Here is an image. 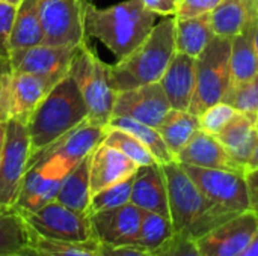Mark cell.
Returning <instances> with one entry per match:
<instances>
[{
    "instance_id": "cell-42",
    "label": "cell",
    "mask_w": 258,
    "mask_h": 256,
    "mask_svg": "<svg viewBox=\"0 0 258 256\" xmlns=\"http://www.w3.org/2000/svg\"><path fill=\"white\" fill-rule=\"evenodd\" d=\"M139 2L160 17L174 15L177 11V0H139Z\"/></svg>"
},
{
    "instance_id": "cell-20",
    "label": "cell",
    "mask_w": 258,
    "mask_h": 256,
    "mask_svg": "<svg viewBox=\"0 0 258 256\" xmlns=\"http://www.w3.org/2000/svg\"><path fill=\"white\" fill-rule=\"evenodd\" d=\"M130 202L142 211L157 213L169 219L168 192L162 164L154 163L141 166L136 170L132 184Z\"/></svg>"
},
{
    "instance_id": "cell-38",
    "label": "cell",
    "mask_w": 258,
    "mask_h": 256,
    "mask_svg": "<svg viewBox=\"0 0 258 256\" xmlns=\"http://www.w3.org/2000/svg\"><path fill=\"white\" fill-rule=\"evenodd\" d=\"M15 12H17L15 5L0 2V57L3 59H9L11 54L9 38H11Z\"/></svg>"
},
{
    "instance_id": "cell-53",
    "label": "cell",
    "mask_w": 258,
    "mask_h": 256,
    "mask_svg": "<svg viewBox=\"0 0 258 256\" xmlns=\"http://www.w3.org/2000/svg\"><path fill=\"white\" fill-rule=\"evenodd\" d=\"M17 256H20V255H17Z\"/></svg>"
},
{
    "instance_id": "cell-11",
    "label": "cell",
    "mask_w": 258,
    "mask_h": 256,
    "mask_svg": "<svg viewBox=\"0 0 258 256\" xmlns=\"http://www.w3.org/2000/svg\"><path fill=\"white\" fill-rule=\"evenodd\" d=\"M71 169L57 158L39 157L29 163L15 210L30 213L56 199L63 177Z\"/></svg>"
},
{
    "instance_id": "cell-40",
    "label": "cell",
    "mask_w": 258,
    "mask_h": 256,
    "mask_svg": "<svg viewBox=\"0 0 258 256\" xmlns=\"http://www.w3.org/2000/svg\"><path fill=\"white\" fill-rule=\"evenodd\" d=\"M221 3V0H180L177 3L175 17L177 18H192L213 12V9Z\"/></svg>"
},
{
    "instance_id": "cell-16",
    "label": "cell",
    "mask_w": 258,
    "mask_h": 256,
    "mask_svg": "<svg viewBox=\"0 0 258 256\" xmlns=\"http://www.w3.org/2000/svg\"><path fill=\"white\" fill-rule=\"evenodd\" d=\"M104 134H106V128L85 121L79 127L62 136L59 140L47 146L45 149L32 154L29 163L39 157H53L65 163L70 169H73L83 158L89 157L94 152V149L103 142Z\"/></svg>"
},
{
    "instance_id": "cell-15",
    "label": "cell",
    "mask_w": 258,
    "mask_h": 256,
    "mask_svg": "<svg viewBox=\"0 0 258 256\" xmlns=\"http://www.w3.org/2000/svg\"><path fill=\"white\" fill-rule=\"evenodd\" d=\"M144 211L132 202L89 214L95 241L100 246H132Z\"/></svg>"
},
{
    "instance_id": "cell-25",
    "label": "cell",
    "mask_w": 258,
    "mask_h": 256,
    "mask_svg": "<svg viewBox=\"0 0 258 256\" xmlns=\"http://www.w3.org/2000/svg\"><path fill=\"white\" fill-rule=\"evenodd\" d=\"M213 38L210 14L192 18L175 17V51L198 57Z\"/></svg>"
},
{
    "instance_id": "cell-32",
    "label": "cell",
    "mask_w": 258,
    "mask_h": 256,
    "mask_svg": "<svg viewBox=\"0 0 258 256\" xmlns=\"http://www.w3.org/2000/svg\"><path fill=\"white\" fill-rule=\"evenodd\" d=\"M103 143L116 148L125 157H128L132 161H135L139 167L157 163L156 158L153 157V154L135 136H132L130 133H127L124 130L106 127V134H104Z\"/></svg>"
},
{
    "instance_id": "cell-50",
    "label": "cell",
    "mask_w": 258,
    "mask_h": 256,
    "mask_svg": "<svg viewBox=\"0 0 258 256\" xmlns=\"http://www.w3.org/2000/svg\"><path fill=\"white\" fill-rule=\"evenodd\" d=\"M254 3H255V8H257V12H258V0H254Z\"/></svg>"
},
{
    "instance_id": "cell-22",
    "label": "cell",
    "mask_w": 258,
    "mask_h": 256,
    "mask_svg": "<svg viewBox=\"0 0 258 256\" xmlns=\"http://www.w3.org/2000/svg\"><path fill=\"white\" fill-rule=\"evenodd\" d=\"M258 18L254 0H221L210 12L212 29L216 36L233 39Z\"/></svg>"
},
{
    "instance_id": "cell-12",
    "label": "cell",
    "mask_w": 258,
    "mask_h": 256,
    "mask_svg": "<svg viewBox=\"0 0 258 256\" xmlns=\"http://www.w3.org/2000/svg\"><path fill=\"white\" fill-rule=\"evenodd\" d=\"M258 231V217L245 211L195 240L203 256H239Z\"/></svg>"
},
{
    "instance_id": "cell-10",
    "label": "cell",
    "mask_w": 258,
    "mask_h": 256,
    "mask_svg": "<svg viewBox=\"0 0 258 256\" xmlns=\"http://www.w3.org/2000/svg\"><path fill=\"white\" fill-rule=\"evenodd\" d=\"M42 44L79 47L88 41L83 24V0H38Z\"/></svg>"
},
{
    "instance_id": "cell-37",
    "label": "cell",
    "mask_w": 258,
    "mask_h": 256,
    "mask_svg": "<svg viewBox=\"0 0 258 256\" xmlns=\"http://www.w3.org/2000/svg\"><path fill=\"white\" fill-rule=\"evenodd\" d=\"M153 256H203L195 240L183 234H174L163 246L154 250Z\"/></svg>"
},
{
    "instance_id": "cell-7",
    "label": "cell",
    "mask_w": 258,
    "mask_h": 256,
    "mask_svg": "<svg viewBox=\"0 0 258 256\" xmlns=\"http://www.w3.org/2000/svg\"><path fill=\"white\" fill-rule=\"evenodd\" d=\"M27 226L38 235L65 243H97L89 214L74 211L51 201L36 211H20Z\"/></svg>"
},
{
    "instance_id": "cell-23",
    "label": "cell",
    "mask_w": 258,
    "mask_h": 256,
    "mask_svg": "<svg viewBox=\"0 0 258 256\" xmlns=\"http://www.w3.org/2000/svg\"><path fill=\"white\" fill-rule=\"evenodd\" d=\"M216 137L227 152L246 170L248 160L254 151L258 137L255 122L249 116L239 113Z\"/></svg>"
},
{
    "instance_id": "cell-18",
    "label": "cell",
    "mask_w": 258,
    "mask_h": 256,
    "mask_svg": "<svg viewBox=\"0 0 258 256\" xmlns=\"http://www.w3.org/2000/svg\"><path fill=\"white\" fill-rule=\"evenodd\" d=\"M175 161L180 164H190L206 169H221L231 172H246L222 146L216 136L209 134L204 130H198L189 143L175 155Z\"/></svg>"
},
{
    "instance_id": "cell-47",
    "label": "cell",
    "mask_w": 258,
    "mask_h": 256,
    "mask_svg": "<svg viewBox=\"0 0 258 256\" xmlns=\"http://www.w3.org/2000/svg\"><path fill=\"white\" fill-rule=\"evenodd\" d=\"M252 42H254V48L258 56V18L254 23V29H252Z\"/></svg>"
},
{
    "instance_id": "cell-29",
    "label": "cell",
    "mask_w": 258,
    "mask_h": 256,
    "mask_svg": "<svg viewBox=\"0 0 258 256\" xmlns=\"http://www.w3.org/2000/svg\"><path fill=\"white\" fill-rule=\"evenodd\" d=\"M107 127L119 128V130H124V131L130 133L132 136H135L153 154V157L156 158V161L159 164H166V163L174 161V155L165 145L157 128L150 127L142 122H138L130 118H124V116H112Z\"/></svg>"
},
{
    "instance_id": "cell-5",
    "label": "cell",
    "mask_w": 258,
    "mask_h": 256,
    "mask_svg": "<svg viewBox=\"0 0 258 256\" xmlns=\"http://www.w3.org/2000/svg\"><path fill=\"white\" fill-rule=\"evenodd\" d=\"M68 75L76 81L88 107V122L106 128L113 116L116 92L109 78V65L89 47L88 41L77 47Z\"/></svg>"
},
{
    "instance_id": "cell-43",
    "label": "cell",
    "mask_w": 258,
    "mask_h": 256,
    "mask_svg": "<svg viewBox=\"0 0 258 256\" xmlns=\"http://www.w3.org/2000/svg\"><path fill=\"white\" fill-rule=\"evenodd\" d=\"M103 256H153L136 246H100Z\"/></svg>"
},
{
    "instance_id": "cell-1",
    "label": "cell",
    "mask_w": 258,
    "mask_h": 256,
    "mask_svg": "<svg viewBox=\"0 0 258 256\" xmlns=\"http://www.w3.org/2000/svg\"><path fill=\"white\" fill-rule=\"evenodd\" d=\"M157 17L139 0H125L109 8H97L83 0L86 36L104 44L116 60L128 56L144 42L156 26Z\"/></svg>"
},
{
    "instance_id": "cell-9",
    "label": "cell",
    "mask_w": 258,
    "mask_h": 256,
    "mask_svg": "<svg viewBox=\"0 0 258 256\" xmlns=\"http://www.w3.org/2000/svg\"><path fill=\"white\" fill-rule=\"evenodd\" d=\"M201 193L219 210L237 216L249 210L248 187L243 172L206 169L181 164Z\"/></svg>"
},
{
    "instance_id": "cell-4",
    "label": "cell",
    "mask_w": 258,
    "mask_h": 256,
    "mask_svg": "<svg viewBox=\"0 0 258 256\" xmlns=\"http://www.w3.org/2000/svg\"><path fill=\"white\" fill-rule=\"evenodd\" d=\"M88 119V107L76 84L67 74L32 113L26 124L32 154H36Z\"/></svg>"
},
{
    "instance_id": "cell-34",
    "label": "cell",
    "mask_w": 258,
    "mask_h": 256,
    "mask_svg": "<svg viewBox=\"0 0 258 256\" xmlns=\"http://www.w3.org/2000/svg\"><path fill=\"white\" fill-rule=\"evenodd\" d=\"M222 101L255 122L258 116V75L236 86H230Z\"/></svg>"
},
{
    "instance_id": "cell-6",
    "label": "cell",
    "mask_w": 258,
    "mask_h": 256,
    "mask_svg": "<svg viewBox=\"0 0 258 256\" xmlns=\"http://www.w3.org/2000/svg\"><path fill=\"white\" fill-rule=\"evenodd\" d=\"M231 39L216 36L197 57L195 92L189 112L200 116L210 106L221 103L230 88Z\"/></svg>"
},
{
    "instance_id": "cell-14",
    "label": "cell",
    "mask_w": 258,
    "mask_h": 256,
    "mask_svg": "<svg viewBox=\"0 0 258 256\" xmlns=\"http://www.w3.org/2000/svg\"><path fill=\"white\" fill-rule=\"evenodd\" d=\"M77 47L39 44L9 54L12 72H29L53 78H63L68 74Z\"/></svg>"
},
{
    "instance_id": "cell-39",
    "label": "cell",
    "mask_w": 258,
    "mask_h": 256,
    "mask_svg": "<svg viewBox=\"0 0 258 256\" xmlns=\"http://www.w3.org/2000/svg\"><path fill=\"white\" fill-rule=\"evenodd\" d=\"M12 66L9 59L0 57V122L9 119V98H11Z\"/></svg>"
},
{
    "instance_id": "cell-45",
    "label": "cell",
    "mask_w": 258,
    "mask_h": 256,
    "mask_svg": "<svg viewBox=\"0 0 258 256\" xmlns=\"http://www.w3.org/2000/svg\"><path fill=\"white\" fill-rule=\"evenodd\" d=\"M252 169H258V137L255 146H254V151H252V154L248 160V164H246V170H252Z\"/></svg>"
},
{
    "instance_id": "cell-35",
    "label": "cell",
    "mask_w": 258,
    "mask_h": 256,
    "mask_svg": "<svg viewBox=\"0 0 258 256\" xmlns=\"http://www.w3.org/2000/svg\"><path fill=\"white\" fill-rule=\"evenodd\" d=\"M132 184H133V177L122 181V183H118L115 186L106 187V189L94 193L91 196V204H89L88 214L112 210V208L128 204L130 202V195H132Z\"/></svg>"
},
{
    "instance_id": "cell-2",
    "label": "cell",
    "mask_w": 258,
    "mask_h": 256,
    "mask_svg": "<svg viewBox=\"0 0 258 256\" xmlns=\"http://www.w3.org/2000/svg\"><path fill=\"white\" fill-rule=\"evenodd\" d=\"M162 169L166 181L169 220L174 234H183L192 240H198L234 217L215 207L201 193L180 163L174 160L162 164Z\"/></svg>"
},
{
    "instance_id": "cell-33",
    "label": "cell",
    "mask_w": 258,
    "mask_h": 256,
    "mask_svg": "<svg viewBox=\"0 0 258 256\" xmlns=\"http://www.w3.org/2000/svg\"><path fill=\"white\" fill-rule=\"evenodd\" d=\"M29 246L50 256H103L98 243L54 241L35 234L30 228H29Z\"/></svg>"
},
{
    "instance_id": "cell-52",
    "label": "cell",
    "mask_w": 258,
    "mask_h": 256,
    "mask_svg": "<svg viewBox=\"0 0 258 256\" xmlns=\"http://www.w3.org/2000/svg\"><path fill=\"white\" fill-rule=\"evenodd\" d=\"M178 2H180V0H177V3H178Z\"/></svg>"
},
{
    "instance_id": "cell-31",
    "label": "cell",
    "mask_w": 258,
    "mask_h": 256,
    "mask_svg": "<svg viewBox=\"0 0 258 256\" xmlns=\"http://www.w3.org/2000/svg\"><path fill=\"white\" fill-rule=\"evenodd\" d=\"M172 235H174V228L168 217L157 213L144 211L139 231L132 246H136L142 250L153 253L160 246H163Z\"/></svg>"
},
{
    "instance_id": "cell-26",
    "label": "cell",
    "mask_w": 258,
    "mask_h": 256,
    "mask_svg": "<svg viewBox=\"0 0 258 256\" xmlns=\"http://www.w3.org/2000/svg\"><path fill=\"white\" fill-rule=\"evenodd\" d=\"M42 27L38 14V0H21L12 23L9 47L11 51L42 44Z\"/></svg>"
},
{
    "instance_id": "cell-19",
    "label": "cell",
    "mask_w": 258,
    "mask_h": 256,
    "mask_svg": "<svg viewBox=\"0 0 258 256\" xmlns=\"http://www.w3.org/2000/svg\"><path fill=\"white\" fill-rule=\"evenodd\" d=\"M138 169L139 166L128 157H125L121 151L101 142L91 154V193L94 195L106 187L115 186L135 177Z\"/></svg>"
},
{
    "instance_id": "cell-48",
    "label": "cell",
    "mask_w": 258,
    "mask_h": 256,
    "mask_svg": "<svg viewBox=\"0 0 258 256\" xmlns=\"http://www.w3.org/2000/svg\"><path fill=\"white\" fill-rule=\"evenodd\" d=\"M5 130H6V121L0 122V160H2V151H3V142H5Z\"/></svg>"
},
{
    "instance_id": "cell-46",
    "label": "cell",
    "mask_w": 258,
    "mask_h": 256,
    "mask_svg": "<svg viewBox=\"0 0 258 256\" xmlns=\"http://www.w3.org/2000/svg\"><path fill=\"white\" fill-rule=\"evenodd\" d=\"M20 256H50V255H47V253H44V252H41V250H38V249L32 247V246H27L26 249H23V250H21Z\"/></svg>"
},
{
    "instance_id": "cell-30",
    "label": "cell",
    "mask_w": 258,
    "mask_h": 256,
    "mask_svg": "<svg viewBox=\"0 0 258 256\" xmlns=\"http://www.w3.org/2000/svg\"><path fill=\"white\" fill-rule=\"evenodd\" d=\"M29 246V228L15 208H0V256H17Z\"/></svg>"
},
{
    "instance_id": "cell-13",
    "label": "cell",
    "mask_w": 258,
    "mask_h": 256,
    "mask_svg": "<svg viewBox=\"0 0 258 256\" xmlns=\"http://www.w3.org/2000/svg\"><path fill=\"white\" fill-rule=\"evenodd\" d=\"M171 104L160 83H150L116 92L113 116H124L157 128Z\"/></svg>"
},
{
    "instance_id": "cell-8",
    "label": "cell",
    "mask_w": 258,
    "mask_h": 256,
    "mask_svg": "<svg viewBox=\"0 0 258 256\" xmlns=\"http://www.w3.org/2000/svg\"><path fill=\"white\" fill-rule=\"evenodd\" d=\"M32 155L27 127L8 119L0 160V208H14Z\"/></svg>"
},
{
    "instance_id": "cell-49",
    "label": "cell",
    "mask_w": 258,
    "mask_h": 256,
    "mask_svg": "<svg viewBox=\"0 0 258 256\" xmlns=\"http://www.w3.org/2000/svg\"><path fill=\"white\" fill-rule=\"evenodd\" d=\"M0 2H5V3H9V5H15V6H18L21 0H0Z\"/></svg>"
},
{
    "instance_id": "cell-27",
    "label": "cell",
    "mask_w": 258,
    "mask_h": 256,
    "mask_svg": "<svg viewBox=\"0 0 258 256\" xmlns=\"http://www.w3.org/2000/svg\"><path fill=\"white\" fill-rule=\"evenodd\" d=\"M198 130L200 119L197 115L190 113L189 110L175 109H171L157 127V131L174 155V160L175 155L189 143V140L195 136Z\"/></svg>"
},
{
    "instance_id": "cell-24",
    "label": "cell",
    "mask_w": 258,
    "mask_h": 256,
    "mask_svg": "<svg viewBox=\"0 0 258 256\" xmlns=\"http://www.w3.org/2000/svg\"><path fill=\"white\" fill-rule=\"evenodd\" d=\"M89 161H91V155L83 158L77 166H74L63 177L54 199L74 211L86 213V214L89 211V204L92 196L91 180H89Z\"/></svg>"
},
{
    "instance_id": "cell-41",
    "label": "cell",
    "mask_w": 258,
    "mask_h": 256,
    "mask_svg": "<svg viewBox=\"0 0 258 256\" xmlns=\"http://www.w3.org/2000/svg\"><path fill=\"white\" fill-rule=\"evenodd\" d=\"M246 187H248V199H249V211H252L258 217V169L245 172Z\"/></svg>"
},
{
    "instance_id": "cell-28",
    "label": "cell",
    "mask_w": 258,
    "mask_h": 256,
    "mask_svg": "<svg viewBox=\"0 0 258 256\" xmlns=\"http://www.w3.org/2000/svg\"><path fill=\"white\" fill-rule=\"evenodd\" d=\"M252 29L254 24L231 39L230 86H236L258 75V56L252 42Z\"/></svg>"
},
{
    "instance_id": "cell-3",
    "label": "cell",
    "mask_w": 258,
    "mask_h": 256,
    "mask_svg": "<svg viewBox=\"0 0 258 256\" xmlns=\"http://www.w3.org/2000/svg\"><path fill=\"white\" fill-rule=\"evenodd\" d=\"M175 54V15L156 23L144 42L128 56L109 65V78L115 92L159 83Z\"/></svg>"
},
{
    "instance_id": "cell-17",
    "label": "cell",
    "mask_w": 258,
    "mask_h": 256,
    "mask_svg": "<svg viewBox=\"0 0 258 256\" xmlns=\"http://www.w3.org/2000/svg\"><path fill=\"white\" fill-rule=\"evenodd\" d=\"M57 78L36 75L29 72H12L11 98H9V119L27 124L35 109L48 95Z\"/></svg>"
},
{
    "instance_id": "cell-51",
    "label": "cell",
    "mask_w": 258,
    "mask_h": 256,
    "mask_svg": "<svg viewBox=\"0 0 258 256\" xmlns=\"http://www.w3.org/2000/svg\"><path fill=\"white\" fill-rule=\"evenodd\" d=\"M255 127H257V131H258V116H257V119H255Z\"/></svg>"
},
{
    "instance_id": "cell-21",
    "label": "cell",
    "mask_w": 258,
    "mask_h": 256,
    "mask_svg": "<svg viewBox=\"0 0 258 256\" xmlns=\"http://www.w3.org/2000/svg\"><path fill=\"white\" fill-rule=\"evenodd\" d=\"M197 57L175 51L166 71L160 78V86L171 104V109L187 110L195 92Z\"/></svg>"
},
{
    "instance_id": "cell-36",
    "label": "cell",
    "mask_w": 258,
    "mask_h": 256,
    "mask_svg": "<svg viewBox=\"0 0 258 256\" xmlns=\"http://www.w3.org/2000/svg\"><path fill=\"white\" fill-rule=\"evenodd\" d=\"M240 112L236 110L233 106L221 101L216 103L213 106H210L209 109H206L200 116V128L207 131L212 136H218L233 118H236Z\"/></svg>"
},
{
    "instance_id": "cell-44",
    "label": "cell",
    "mask_w": 258,
    "mask_h": 256,
    "mask_svg": "<svg viewBox=\"0 0 258 256\" xmlns=\"http://www.w3.org/2000/svg\"><path fill=\"white\" fill-rule=\"evenodd\" d=\"M239 256H258V231L254 238L248 243V246L239 253Z\"/></svg>"
}]
</instances>
